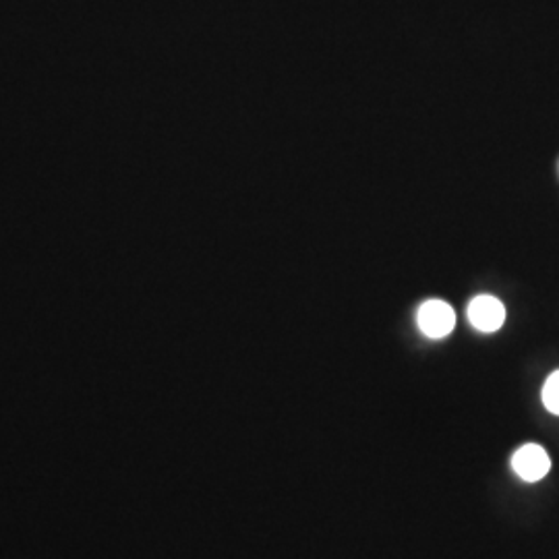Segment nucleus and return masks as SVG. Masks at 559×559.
I'll use <instances>...</instances> for the list:
<instances>
[{
    "instance_id": "obj_1",
    "label": "nucleus",
    "mask_w": 559,
    "mask_h": 559,
    "mask_svg": "<svg viewBox=\"0 0 559 559\" xmlns=\"http://www.w3.org/2000/svg\"><path fill=\"white\" fill-rule=\"evenodd\" d=\"M420 332L429 338H445L448 334H452L454 325H456V313L454 309L443 302V300H427L423 302L419 309Z\"/></svg>"
},
{
    "instance_id": "obj_2",
    "label": "nucleus",
    "mask_w": 559,
    "mask_h": 559,
    "mask_svg": "<svg viewBox=\"0 0 559 559\" xmlns=\"http://www.w3.org/2000/svg\"><path fill=\"white\" fill-rule=\"evenodd\" d=\"M512 468L516 471L520 479L535 483V480L543 479L551 471V459L537 443H526L514 454Z\"/></svg>"
},
{
    "instance_id": "obj_3",
    "label": "nucleus",
    "mask_w": 559,
    "mask_h": 559,
    "mask_svg": "<svg viewBox=\"0 0 559 559\" xmlns=\"http://www.w3.org/2000/svg\"><path fill=\"white\" fill-rule=\"evenodd\" d=\"M468 321L479 332H487V334L498 332L506 321V307L496 297L480 295L471 300V305H468Z\"/></svg>"
},
{
    "instance_id": "obj_4",
    "label": "nucleus",
    "mask_w": 559,
    "mask_h": 559,
    "mask_svg": "<svg viewBox=\"0 0 559 559\" xmlns=\"http://www.w3.org/2000/svg\"><path fill=\"white\" fill-rule=\"evenodd\" d=\"M543 404L549 413L559 415V371H556L543 388Z\"/></svg>"
}]
</instances>
